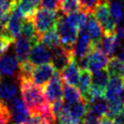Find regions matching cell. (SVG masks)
Wrapping results in <instances>:
<instances>
[{
    "mask_svg": "<svg viewBox=\"0 0 124 124\" xmlns=\"http://www.w3.org/2000/svg\"><path fill=\"white\" fill-rule=\"evenodd\" d=\"M19 82L21 97L30 113H42L49 107L42 87L31 79H20Z\"/></svg>",
    "mask_w": 124,
    "mask_h": 124,
    "instance_id": "1",
    "label": "cell"
},
{
    "mask_svg": "<svg viewBox=\"0 0 124 124\" xmlns=\"http://www.w3.org/2000/svg\"><path fill=\"white\" fill-rule=\"evenodd\" d=\"M101 26L104 34H116V23L110 14L109 0H100L91 13Z\"/></svg>",
    "mask_w": 124,
    "mask_h": 124,
    "instance_id": "2",
    "label": "cell"
},
{
    "mask_svg": "<svg viewBox=\"0 0 124 124\" xmlns=\"http://www.w3.org/2000/svg\"><path fill=\"white\" fill-rule=\"evenodd\" d=\"M55 27L60 37L61 46L67 49L73 50V46L78 38L79 31L68 24L66 17L63 16H58Z\"/></svg>",
    "mask_w": 124,
    "mask_h": 124,
    "instance_id": "3",
    "label": "cell"
},
{
    "mask_svg": "<svg viewBox=\"0 0 124 124\" xmlns=\"http://www.w3.org/2000/svg\"><path fill=\"white\" fill-rule=\"evenodd\" d=\"M58 16L57 11L48 10L44 8L37 9L31 16V19L38 34L41 36L50 28L55 26Z\"/></svg>",
    "mask_w": 124,
    "mask_h": 124,
    "instance_id": "4",
    "label": "cell"
},
{
    "mask_svg": "<svg viewBox=\"0 0 124 124\" xmlns=\"http://www.w3.org/2000/svg\"><path fill=\"white\" fill-rule=\"evenodd\" d=\"M44 95L48 103H53L63 97V81L60 72L55 71L50 80L43 87Z\"/></svg>",
    "mask_w": 124,
    "mask_h": 124,
    "instance_id": "5",
    "label": "cell"
},
{
    "mask_svg": "<svg viewBox=\"0 0 124 124\" xmlns=\"http://www.w3.org/2000/svg\"><path fill=\"white\" fill-rule=\"evenodd\" d=\"M17 1L18 0H16V2L13 5L10 13V17H9L8 22L6 23L4 31L2 32L3 34L7 35L15 40L21 34V26L23 20V16H21L17 8Z\"/></svg>",
    "mask_w": 124,
    "mask_h": 124,
    "instance_id": "6",
    "label": "cell"
},
{
    "mask_svg": "<svg viewBox=\"0 0 124 124\" xmlns=\"http://www.w3.org/2000/svg\"><path fill=\"white\" fill-rule=\"evenodd\" d=\"M74 59L73 50L65 48L61 45L51 50V63L56 71H62Z\"/></svg>",
    "mask_w": 124,
    "mask_h": 124,
    "instance_id": "7",
    "label": "cell"
},
{
    "mask_svg": "<svg viewBox=\"0 0 124 124\" xmlns=\"http://www.w3.org/2000/svg\"><path fill=\"white\" fill-rule=\"evenodd\" d=\"M28 58L34 66L45 64L51 60V50L39 41L31 46Z\"/></svg>",
    "mask_w": 124,
    "mask_h": 124,
    "instance_id": "8",
    "label": "cell"
},
{
    "mask_svg": "<svg viewBox=\"0 0 124 124\" xmlns=\"http://www.w3.org/2000/svg\"><path fill=\"white\" fill-rule=\"evenodd\" d=\"M55 71L56 70L51 62L39 65L33 69L31 80L38 86L43 87L49 81Z\"/></svg>",
    "mask_w": 124,
    "mask_h": 124,
    "instance_id": "9",
    "label": "cell"
},
{
    "mask_svg": "<svg viewBox=\"0 0 124 124\" xmlns=\"http://www.w3.org/2000/svg\"><path fill=\"white\" fill-rule=\"evenodd\" d=\"M11 119L16 124H24L30 115L26 105L19 98H14L9 105Z\"/></svg>",
    "mask_w": 124,
    "mask_h": 124,
    "instance_id": "10",
    "label": "cell"
},
{
    "mask_svg": "<svg viewBox=\"0 0 124 124\" xmlns=\"http://www.w3.org/2000/svg\"><path fill=\"white\" fill-rule=\"evenodd\" d=\"M18 60L14 55L4 54L2 56H0V75L18 79Z\"/></svg>",
    "mask_w": 124,
    "mask_h": 124,
    "instance_id": "11",
    "label": "cell"
},
{
    "mask_svg": "<svg viewBox=\"0 0 124 124\" xmlns=\"http://www.w3.org/2000/svg\"><path fill=\"white\" fill-rule=\"evenodd\" d=\"M80 70L76 59L71 60L64 69L60 71L63 83L77 86L80 76Z\"/></svg>",
    "mask_w": 124,
    "mask_h": 124,
    "instance_id": "12",
    "label": "cell"
},
{
    "mask_svg": "<svg viewBox=\"0 0 124 124\" xmlns=\"http://www.w3.org/2000/svg\"><path fill=\"white\" fill-rule=\"evenodd\" d=\"M108 62V56L100 49H93L88 54V69L92 73L104 69Z\"/></svg>",
    "mask_w": 124,
    "mask_h": 124,
    "instance_id": "13",
    "label": "cell"
},
{
    "mask_svg": "<svg viewBox=\"0 0 124 124\" xmlns=\"http://www.w3.org/2000/svg\"><path fill=\"white\" fill-rule=\"evenodd\" d=\"M31 46L32 45H31V42L25 37L21 36V34L16 38L14 49L16 58L17 59L19 63L27 60Z\"/></svg>",
    "mask_w": 124,
    "mask_h": 124,
    "instance_id": "14",
    "label": "cell"
},
{
    "mask_svg": "<svg viewBox=\"0 0 124 124\" xmlns=\"http://www.w3.org/2000/svg\"><path fill=\"white\" fill-rule=\"evenodd\" d=\"M120 47V40L116 38V34H104L100 39V50L108 57L112 56Z\"/></svg>",
    "mask_w": 124,
    "mask_h": 124,
    "instance_id": "15",
    "label": "cell"
},
{
    "mask_svg": "<svg viewBox=\"0 0 124 124\" xmlns=\"http://www.w3.org/2000/svg\"><path fill=\"white\" fill-rule=\"evenodd\" d=\"M21 35L27 38L31 42V45L40 41V35L35 28L31 17L23 18L21 26Z\"/></svg>",
    "mask_w": 124,
    "mask_h": 124,
    "instance_id": "16",
    "label": "cell"
},
{
    "mask_svg": "<svg viewBox=\"0 0 124 124\" xmlns=\"http://www.w3.org/2000/svg\"><path fill=\"white\" fill-rule=\"evenodd\" d=\"M84 27L88 31L92 42H97L101 39L103 30L100 23L92 14H88Z\"/></svg>",
    "mask_w": 124,
    "mask_h": 124,
    "instance_id": "17",
    "label": "cell"
},
{
    "mask_svg": "<svg viewBox=\"0 0 124 124\" xmlns=\"http://www.w3.org/2000/svg\"><path fill=\"white\" fill-rule=\"evenodd\" d=\"M124 85V78L120 76H110L105 90V99L117 97Z\"/></svg>",
    "mask_w": 124,
    "mask_h": 124,
    "instance_id": "18",
    "label": "cell"
},
{
    "mask_svg": "<svg viewBox=\"0 0 124 124\" xmlns=\"http://www.w3.org/2000/svg\"><path fill=\"white\" fill-rule=\"evenodd\" d=\"M40 42L43 43L50 50L60 46V37L57 32L56 27L54 26L47 31H45L44 33H43L40 36Z\"/></svg>",
    "mask_w": 124,
    "mask_h": 124,
    "instance_id": "19",
    "label": "cell"
},
{
    "mask_svg": "<svg viewBox=\"0 0 124 124\" xmlns=\"http://www.w3.org/2000/svg\"><path fill=\"white\" fill-rule=\"evenodd\" d=\"M17 93V85L12 81L0 83V100L4 102L12 100Z\"/></svg>",
    "mask_w": 124,
    "mask_h": 124,
    "instance_id": "20",
    "label": "cell"
},
{
    "mask_svg": "<svg viewBox=\"0 0 124 124\" xmlns=\"http://www.w3.org/2000/svg\"><path fill=\"white\" fill-rule=\"evenodd\" d=\"M92 84V73L88 69L80 70V76L77 87L81 92L83 98H84L88 93V90Z\"/></svg>",
    "mask_w": 124,
    "mask_h": 124,
    "instance_id": "21",
    "label": "cell"
},
{
    "mask_svg": "<svg viewBox=\"0 0 124 124\" xmlns=\"http://www.w3.org/2000/svg\"><path fill=\"white\" fill-rule=\"evenodd\" d=\"M63 98L67 104H72L83 100V95L78 88L74 85L63 83Z\"/></svg>",
    "mask_w": 124,
    "mask_h": 124,
    "instance_id": "22",
    "label": "cell"
},
{
    "mask_svg": "<svg viewBox=\"0 0 124 124\" xmlns=\"http://www.w3.org/2000/svg\"><path fill=\"white\" fill-rule=\"evenodd\" d=\"M88 13L81 9V10L78 11V12L68 15L66 17V20L68 22V24L71 25L72 27L76 28L77 30L79 31L81 28H83L84 26L87 19H88Z\"/></svg>",
    "mask_w": 124,
    "mask_h": 124,
    "instance_id": "23",
    "label": "cell"
},
{
    "mask_svg": "<svg viewBox=\"0 0 124 124\" xmlns=\"http://www.w3.org/2000/svg\"><path fill=\"white\" fill-rule=\"evenodd\" d=\"M105 70L110 76H120L124 78V63L117 56L108 60Z\"/></svg>",
    "mask_w": 124,
    "mask_h": 124,
    "instance_id": "24",
    "label": "cell"
},
{
    "mask_svg": "<svg viewBox=\"0 0 124 124\" xmlns=\"http://www.w3.org/2000/svg\"><path fill=\"white\" fill-rule=\"evenodd\" d=\"M109 79H110V75L107 72L105 68L92 73V84L102 89L106 90Z\"/></svg>",
    "mask_w": 124,
    "mask_h": 124,
    "instance_id": "25",
    "label": "cell"
},
{
    "mask_svg": "<svg viewBox=\"0 0 124 124\" xmlns=\"http://www.w3.org/2000/svg\"><path fill=\"white\" fill-rule=\"evenodd\" d=\"M82 6L79 0H60V9L66 16L81 10Z\"/></svg>",
    "mask_w": 124,
    "mask_h": 124,
    "instance_id": "26",
    "label": "cell"
},
{
    "mask_svg": "<svg viewBox=\"0 0 124 124\" xmlns=\"http://www.w3.org/2000/svg\"><path fill=\"white\" fill-rule=\"evenodd\" d=\"M107 105H108V112L106 116L114 118L117 114L122 111L124 107V103L119 98V96H117L107 100Z\"/></svg>",
    "mask_w": 124,
    "mask_h": 124,
    "instance_id": "27",
    "label": "cell"
},
{
    "mask_svg": "<svg viewBox=\"0 0 124 124\" xmlns=\"http://www.w3.org/2000/svg\"><path fill=\"white\" fill-rule=\"evenodd\" d=\"M109 8L116 25H120L123 17V9L121 0H109Z\"/></svg>",
    "mask_w": 124,
    "mask_h": 124,
    "instance_id": "28",
    "label": "cell"
},
{
    "mask_svg": "<svg viewBox=\"0 0 124 124\" xmlns=\"http://www.w3.org/2000/svg\"><path fill=\"white\" fill-rule=\"evenodd\" d=\"M34 69V65L30 60L20 63L19 73H18V80L20 79H31V75Z\"/></svg>",
    "mask_w": 124,
    "mask_h": 124,
    "instance_id": "29",
    "label": "cell"
},
{
    "mask_svg": "<svg viewBox=\"0 0 124 124\" xmlns=\"http://www.w3.org/2000/svg\"><path fill=\"white\" fill-rule=\"evenodd\" d=\"M57 120H59V123L60 124H81L82 123L81 119L74 116L70 112H68V110L66 108V102H65L63 110L61 111L60 115L59 116Z\"/></svg>",
    "mask_w": 124,
    "mask_h": 124,
    "instance_id": "30",
    "label": "cell"
},
{
    "mask_svg": "<svg viewBox=\"0 0 124 124\" xmlns=\"http://www.w3.org/2000/svg\"><path fill=\"white\" fill-rule=\"evenodd\" d=\"M88 108L91 109L94 113L99 115L100 117L106 116L107 112H108V105L107 102H105V100H98L94 103L88 105Z\"/></svg>",
    "mask_w": 124,
    "mask_h": 124,
    "instance_id": "31",
    "label": "cell"
},
{
    "mask_svg": "<svg viewBox=\"0 0 124 124\" xmlns=\"http://www.w3.org/2000/svg\"><path fill=\"white\" fill-rule=\"evenodd\" d=\"M102 117L93 111L91 109L88 108L86 114L82 119L81 124H99Z\"/></svg>",
    "mask_w": 124,
    "mask_h": 124,
    "instance_id": "32",
    "label": "cell"
},
{
    "mask_svg": "<svg viewBox=\"0 0 124 124\" xmlns=\"http://www.w3.org/2000/svg\"><path fill=\"white\" fill-rule=\"evenodd\" d=\"M13 43H15V39L3 33L0 34V56H2L8 51Z\"/></svg>",
    "mask_w": 124,
    "mask_h": 124,
    "instance_id": "33",
    "label": "cell"
},
{
    "mask_svg": "<svg viewBox=\"0 0 124 124\" xmlns=\"http://www.w3.org/2000/svg\"><path fill=\"white\" fill-rule=\"evenodd\" d=\"M40 4L42 8L48 10L58 11L60 9V0H41Z\"/></svg>",
    "mask_w": 124,
    "mask_h": 124,
    "instance_id": "34",
    "label": "cell"
},
{
    "mask_svg": "<svg viewBox=\"0 0 124 124\" xmlns=\"http://www.w3.org/2000/svg\"><path fill=\"white\" fill-rule=\"evenodd\" d=\"M24 124H47L44 122L43 116L40 113H30L27 120Z\"/></svg>",
    "mask_w": 124,
    "mask_h": 124,
    "instance_id": "35",
    "label": "cell"
},
{
    "mask_svg": "<svg viewBox=\"0 0 124 124\" xmlns=\"http://www.w3.org/2000/svg\"><path fill=\"white\" fill-rule=\"evenodd\" d=\"M116 36L119 40H122L124 38V27L121 25H118V26L116 29Z\"/></svg>",
    "mask_w": 124,
    "mask_h": 124,
    "instance_id": "36",
    "label": "cell"
},
{
    "mask_svg": "<svg viewBox=\"0 0 124 124\" xmlns=\"http://www.w3.org/2000/svg\"><path fill=\"white\" fill-rule=\"evenodd\" d=\"M113 119H115V121L118 124H124V107L122 110V111L117 114Z\"/></svg>",
    "mask_w": 124,
    "mask_h": 124,
    "instance_id": "37",
    "label": "cell"
},
{
    "mask_svg": "<svg viewBox=\"0 0 124 124\" xmlns=\"http://www.w3.org/2000/svg\"><path fill=\"white\" fill-rule=\"evenodd\" d=\"M99 124H118V123L116 122L115 119L110 118L108 116H104L101 118V120H100Z\"/></svg>",
    "mask_w": 124,
    "mask_h": 124,
    "instance_id": "38",
    "label": "cell"
},
{
    "mask_svg": "<svg viewBox=\"0 0 124 124\" xmlns=\"http://www.w3.org/2000/svg\"><path fill=\"white\" fill-rule=\"evenodd\" d=\"M117 57L124 63V47H120L117 52Z\"/></svg>",
    "mask_w": 124,
    "mask_h": 124,
    "instance_id": "39",
    "label": "cell"
},
{
    "mask_svg": "<svg viewBox=\"0 0 124 124\" xmlns=\"http://www.w3.org/2000/svg\"><path fill=\"white\" fill-rule=\"evenodd\" d=\"M119 98L122 100V101L124 103V85H123V87H122V90H121V92H120V93H119Z\"/></svg>",
    "mask_w": 124,
    "mask_h": 124,
    "instance_id": "40",
    "label": "cell"
},
{
    "mask_svg": "<svg viewBox=\"0 0 124 124\" xmlns=\"http://www.w3.org/2000/svg\"><path fill=\"white\" fill-rule=\"evenodd\" d=\"M3 31H4V26H3V25L0 23V34L3 32Z\"/></svg>",
    "mask_w": 124,
    "mask_h": 124,
    "instance_id": "41",
    "label": "cell"
},
{
    "mask_svg": "<svg viewBox=\"0 0 124 124\" xmlns=\"http://www.w3.org/2000/svg\"><path fill=\"white\" fill-rule=\"evenodd\" d=\"M123 3H124V0H123Z\"/></svg>",
    "mask_w": 124,
    "mask_h": 124,
    "instance_id": "42",
    "label": "cell"
},
{
    "mask_svg": "<svg viewBox=\"0 0 124 124\" xmlns=\"http://www.w3.org/2000/svg\"><path fill=\"white\" fill-rule=\"evenodd\" d=\"M55 124H57V123H55ZM59 124H60V123H59Z\"/></svg>",
    "mask_w": 124,
    "mask_h": 124,
    "instance_id": "43",
    "label": "cell"
},
{
    "mask_svg": "<svg viewBox=\"0 0 124 124\" xmlns=\"http://www.w3.org/2000/svg\"><path fill=\"white\" fill-rule=\"evenodd\" d=\"M0 79H1V78H0Z\"/></svg>",
    "mask_w": 124,
    "mask_h": 124,
    "instance_id": "44",
    "label": "cell"
},
{
    "mask_svg": "<svg viewBox=\"0 0 124 124\" xmlns=\"http://www.w3.org/2000/svg\"></svg>",
    "mask_w": 124,
    "mask_h": 124,
    "instance_id": "45",
    "label": "cell"
}]
</instances>
